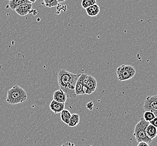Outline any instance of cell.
I'll return each mask as SVG.
<instances>
[{
    "instance_id": "6da1fadb",
    "label": "cell",
    "mask_w": 157,
    "mask_h": 146,
    "mask_svg": "<svg viewBox=\"0 0 157 146\" xmlns=\"http://www.w3.org/2000/svg\"><path fill=\"white\" fill-rule=\"evenodd\" d=\"M27 97V92L25 89L15 85L7 91L6 101L10 105H16L25 102Z\"/></svg>"
},
{
    "instance_id": "7a4b0ae2",
    "label": "cell",
    "mask_w": 157,
    "mask_h": 146,
    "mask_svg": "<svg viewBox=\"0 0 157 146\" xmlns=\"http://www.w3.org/2000/svg\"><path fill=\"white\" fill-rule=\"evenodd\" d=\"M149 124V122L147 121L142 117L135 125L134 136L138 143L140 142H145L148 144L151 143L153 140L149 138L146 133V128Z\"/></svg>"
},
{
    "instance_id": "3957f363",
    "label": "cell",
    "mask_w": 157,
    "mask_h": 146,
    "mask_svg": "<svg viewBox=\"0 0 157 146\" xmlns=\"http://www.w3.org/2000/svg\"><path fill=\"white\" fill-rule=\"evenodd\" d=\"M80 75L81 74H75L66 69H60L57 75V79L60 89L63 91L69 83L71 82L75 78H78Z\"/></svg>"
},
{
    "instance_id": "277c9868",
    "label": "cell",
    "mask_w": 157,
    "mask_h": 146,
    "mask_svg": "<svg viewBox=\"0 0 157 146\" xmlns=\"http://www.w3.org/2000/svg\"><path fill=\"white\" fill-rule=\"evenodd\" d=\"M135 67L130 65H122L118 67L116 70L117 79L120 82L131 79L135 76Z\"/></svg>"
},
{
    "instance_id": "5b68a950",
    "label": "cell",
    "mask_w": 157,
    "mask_h": 146,
    "mask_svg": "<svg viewBox=\"0 0 157 146\" xmlns=\"http://www.w3.org/2000/svg\"><path fill=\"white\" fill-rule=\"evenodd\" d=\"M143 108L145 111H151L157 116V95L148 96L145 99Z\"/></svg>"
},
{
    "instance_id": "8992f818",
    "label": "cell",
    "mask_w": 157,
    "mask_h": 146,
    "mask_svg": "<svg viewBox=\"0 0 157 146\" xmlns=\"http://www.w3.org/2000/svg\"><path fill=\"white\" fill-rule=\"evenodd\" d=\"M98 83L94 76L88 75L85 80L83 87V91L86 95H91L97 88Z\"/></svg>"
},
{
    "instance_id": "52a82bcc",
    "label": "cell",
    "mask_w": 157,
    "mask_h": 146,
    "mask_svg": "<svg viewBox=\"0 0 157 146\" xmlns=\"http://www.w3.org/2000/svg\"><path fill=\"white\" fill-rule=\"evenodd\" d=\"M15 11L21 16H26L29 14L36 15L38 13L36 10L33 9V5L31 2L22 3L19 5L15 9Z\"/></svg>"
},
{
    "instance_id": "ba28073f",
    "label": "cell",
    "mask_w": 157,
    "mask_h": 146,
    "mask_svg": "<svg viewBox=\"0 0 157 146\" xmlns=\"http://www.w3.org/2000/svg\"><path fill=\"white\" fill-rule=\"evenodd\" d=\"M88 74H81L77 80L75 84V92L77 95H85L83 91V87L85 84V80Z\"/></svg>"
},
{
    "instance_id": "9c48e42d",
    "label": "cell",
    "mask_w": 157,
    "mask_h": 146,
    "mask_svg": "<svg viewBox=\"0 0 157 146\" xmlns=\"http://www.w3.org/2000/svg\"><path fill=\"white\" fill-rule=\"evenodd\" d=\"M49 107L50 110L53 111L54 114H57L60 113L64 109H65V103H62L53 99L50 102Z\"/></svg>"
},
{
    "instance_id": "30bf717a",
    "label": "cell",
    "mask_w": 157,
    "mask_h": 146,
    "mask_svg": "<svg viewBox=\"0 0 157 146\" xmlns=\"http://www.w3.org/2000/svg\"><path fill=\"white\" fill-rule=\"evenodd\" d=\"M53 97L54 100L62 103H66L67 99L66 93L60 89L54 92Z\"/></svg>"
},
{
    "instance_id": "8fae6325",
    "label": "cell",
    "mask_w": 157,
    "mask_h": 146,
    "mask_svg": "<svg viewBox=\"0 0 157 146\" xmlns=\"http://www.w3.org/2000/svg\"><path fill=\"white\" fill-rule=\"evenodd\" d=\"M86 11L88 16L94 17L97 16L100 11V8L97 3L86 9Z\"/></svg>"
},
{
    "instance_id": "7c38bea8",
    "label": "cell",
    "mask_w": 157,
    "mask_h": 146,
    "mask_svg": "<svg viewBox=\"0 0 157 146\" xmlns=\"http://www.w3.org/2000/svg\"><path fill=\"white\" fill-rule=\"evenodd\" d=\"M146 133L148 137L153 140L157 136V128L149 123L146 128Z\"/></svg>"
},
{
    "instance_id": "4fadbf2b",
    "label": "cell",
    "mask_w": 157,
    "mask_h": 146,
    "mask_svg": "<svg viewBox=\"0 0 157 146\" xmlns=\"http://www.w3.org/2000/svg\"><path fill=\"white\" fill-rule=\"evenodd\" d=\"M30 2L29 0H11L9 3V6L13 10H15L16 7L22 3ZM32 3V2H31Z\"/></svg>"
},
{
    "instance_id": "5bb4252c",
    "label": "cell",
    "mask_w": 157,
    "mask_h": 146,
    "mask_svg": "<svg viewBox=\"0 0 157 146\" xmlns=\"http://www.w3.org/2000/svg\"><path fill=\"white\" fill-rule=\"evenodd\" d=\"M72 114L70 112V111L68 110L64 109L63 111L60 112V118L62 121L64 122L65 124H68L69 119L71 117Z\"/></svg>"
},
{
    "instance_id": "9a60e30c",
    "label": "cell",
    "mask_w": 157,
    "mask_h": 146,
    "mask_svg": "<svg viewBox=\"0 0 157 146\" xmlns=\"http://www.w3.org/2000/svg\"><path fill=\"white\" fill-rule=\"evenodd\" d=\"M79 123V115L78 114H73L71 115L68 123L69 127H75Z\"/></svg>"
},
{
    "instance_id": "2e32d148",
    "label": "cell",
    "mask_w": 157,
    "mask_h": 146,
    "mask_svg": "<svg viewBox=\"0 0 157 146\" xmlns=\"http://www.w3.org/2000/svg\"><path fill=\"white\" fill-rule=\"evenodd\" d=\"M96 0H82L81 5L83 9H86L88 7L96 3Z\"/></svg>"
},
{
    "instance_id": "e0dca14e",
    "label": "cell",
    "mask_w": 157,
    "mask_h": 146,
    "mask_svg": "<svg viewBox=\"0 0 157 146\" xmlns=\"http://www.w3.org/2000/svg\"><path fill=\"white\" fill-rule=\"evenodd\" d=\"M155 117V115L151 111H145L144 114L143 115L144 119L148 122H150Z\"/></svg>"
},
{
    "instance_id": "ac0fdd59",
    "label": "cell",
    "mask_w": 157,
    "mask_h": 146,
    "mask_svg": "<svg viewBox=\"0 0 157 146\" xmlns=\"http://www.w3.org/2000/svg\"><path fill=\"white\" fill-rule=\"evenodd\" d=\"M45 5L48 7H53L57 6L58 5V2L57 0H44Z\"/></svg>"
},
{
    "instance_id": "d6986e66",
    "label": "cell",
    "mask_w": 157,
    "mask_h": 146,
    "mask_svg": "<svg viewBox=\"0 0 157 146\" xmlns=\"http://www.w3.org/2000/svg\"><path fill=\"white\" fill-rule=\"evenodd\" d=\"M94 106V103H93L92 101L89 102L86 104L87 108H88V110H93Z\"/></svg>"
},
{
    "instance_id": "ffe728a7",
    "label": "cell",
    "mask_w": 157,
    "mask_h": 146,
    "mask_svg": "<svg viewBox=\"0 0 157 146\" xmlns=\"http://www.w3.org/2000/svg\"><path fill=\"white\" fill-rule=\"evenodd\" d=\"M149 123L152 124L153 126L157 128V116H155L152 120Z\"/></svg>"
},
{
    "instance_id": "44dd1931",
    "label": "cell",
    "mask_w": 157,
    "mask_h": 146,
    "mask_svg": "<svg viewBox=\"0 0 157 146\" xmlns=\"http://www.w3.org/2000/svg\"><path fill=\"white\" fill-rule=\"evenodd\" d=\"M149 144L146 143L145 142H140L138 144V146H149Z\"/></svg>"
},
{
    "instance_id": "7402d4cb",
    "label": "cell",
    "mask_w": 157,
    "mask_h": 146,
    "mask_svg": "<svg viewBox=\"0 0 157 146\" xmlns=\"http://www.w3.org/2000/svg\"><path fill=\"white\" fill-rule=\"evenodd\" d=\"M67 145H75L73 143H69V142H67L66 143H64V144H63V146H67Z\"/></svg>"
},
{
    "instance_id": "603a6c76",
    "label": "cell",
    "mask_w": 157,
    "mask_h": 146,
    "mask_svg": "<svg viewBox=\"0 0 157 146\" xmlns=\"http://www.w3.org/2000/svg\"><path fill=\"white\" fill-rule=\"evenodd\" d=\"M57 1H58V3H59V2H64L66 0H57Z\"/></svg>"
},
{
    "instance_id": "cb8c5ba5",
    "label": "cell",
    "mask_w": 157,
    "mask_h": 146,
    "mask_svg": "<svg viewBox=\"0 0 157 146\" xmlns=\"http://www.w3.org/2000/svg\"><path fill=\"white\" fill-rule=\"evenodd\" d=\"M30 2H32V3H34V2H35L37 0H29Z\"/></svg>"
},
{
    "instance_id": "d4e9b609",
    "label": "cell",
    "mask_w": 157,
    "mask_h": 146,
    "mask_svg": "<svg viewBox=\"0 0 157 146\" xmlns=\"http://www.w3.org/2000/svg\"><path fill=\"white\" fill-rule=\"evenodd\" d=\"M8 1H11V0H8Z\"/></svg>"
},
{
    "instance_id": "484cf974",
    "label": "cell",
    "mask_w": 157,
    "mask_h": 146,
    "mask_svg": "<svg viewBox=\"0 0 157 146\" xmlns=\"http://www.w3.org/2000/svg\"></svg>"
}]
</instances>
